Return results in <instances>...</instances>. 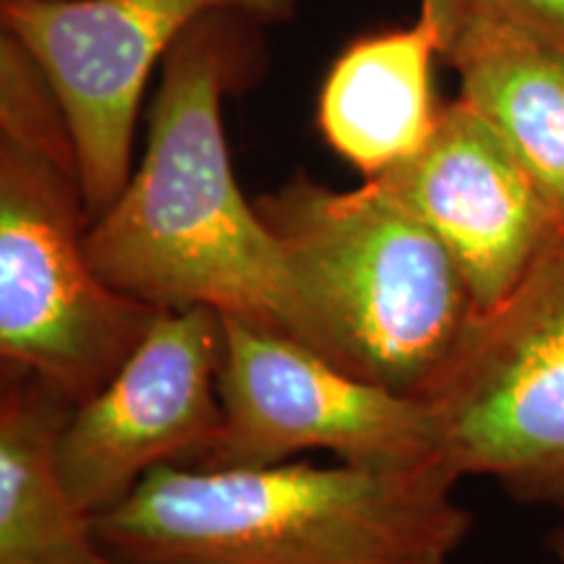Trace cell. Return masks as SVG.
<instances>
[{"label": "cell", "instance_id": "1", "mask_svg": "<svg viewBox=\"0 0 564 564\" xmlns=\"http://www.w3.org/2000/svg\"><path fill=\"white\" fill-rule=\"evenodd\" d=\"M217 21H199L162 63L144 154L91 220L89 259L116 291L160 312L209 306L329 361L291 253L232 173L223 100L241 58Z\"/></svg>", "mask_w": 564, "mask_h": 564}, {"label": "cell", "instance_id": "2", "mask_svg": "<svg viewBox=\"0 0 564 564\" xmlns=\"http://www.w3.org/2000/svg\"><path fill=\"white\" fill-rule=\"evenodd\" d=\"M442 460L160 465L91 518L123 564H447L474 528Z\"/></svg>", "mask_w": 564, "mask_h": 564}, {"label": "cell", "instance_id": "3", "mask_svg": "<svg viewBox=\"0 0 564 564\" xmlns=\"http://www.w3.org/2000/svg\"><path fill=\"white\" fill-rule=\"evenodd\" d=\"M68 123L37 63L0 34V358L70 405L110 382L160 308L105 282Z\"/></svg>", "mask_w": 564, "mask_h": 564}, {"label": "cell", "instance_id": "4", "mask_svg": "<svg viewBox=\"0 0 564 564\" xmlns=\"http://www.w3.org/2000/svg\"><path fill=\"white\" fill-rule=\"evenodd\" d=\"M257 207L301 274L329 361L426 394L478 316L440 238L373 181L337 192L301 173Z\"/></svg>", "mask_w": 564, "mask_h": 564}, {"label": "cell", "instance_id": "5", "mask_svg": "<svg viewBox=\"0 0 564 564\" xmlns=\"http://www.w3.org/2000/svg\"><path fill=\"white\" fill-rule=\"evenodd\" d=\"M421 398L457 478H494L518 502L564 510V230L502 303L478 312Z\"/></svg>", "mask_w": 564, "mask_h": 564}, {"label": "cell", "instance_id": "6", "mask_svg": "<svg viewBox=\"0 0 564 564\" xmlns=\"http://www.w3.org/2000/svg\"><path fill=\"white\" fill-rule=\"evenodd\" d=\"M301 0H3L0 30L37 63L79 160L87 209L100 217L133 171L147 84L196 24L217 13L293 19Z\"/></svg>", "mask_w": 564, "mask_h": 564}, {"label": "cell", "instance_id": "7", "mask_svg": "<svg viewBox=\"0 0 564 564\" xmlns=\"http://www.w3.org/2000/svg\"><path fill=\"white\" fill-rule=\"evenodd\" d=\"M220 319L223 429L199 468L274 465L308 449L356 465L440 457L436 423L423 398L366 382L291 337Z\"/></svg>", "mask_w": 564, "mask_h": 564}, {"label": "cell", "instance_id": "8", "mask_svg": "<svg viewBox=\"0 0 564 564\" xmlns=\"http://www.w3.org/2000/svg\"><path fill=\"white\" fill-rule=\"evenodd\" d=\"M220 361L215 308H162L110 382L70 408L55 460L89 518L121 505L160 465L207 463L223 429Z\"/></svg>", "mask_w": 564, "mask_h": 564}, {"label": "cell", "instance_id": "9", "mask_svg": "<svg viewBox=\"0 0 564 564\" xmlns=\"http://www.w3.org/2000/svg\"><path fill=\"white\" fill-rule=\"evenodd\" d=\"M440 238L478 312L502 303L556 232L531 175L474 105H444L426 144L369 178Z\"/></svg>", "mask_w": 564, "mask_h": 564}, {"label": "cell", "instance_id": "10", "mask_svg": "<svg viewBox=\"0 0 564 564\" xmlns=\"http://www.w3.org/2000/svg\"><path fill=\"white\" fill-rule=\"evenodd\" d=\"M440 32L423 13L415 24L352 40L324 76L316 126L337 158L364 181L400 165L426 144L444 105L434 66Z\"/></svg>", "mask_w": 564, "mask_h": 564}, {"label": "cell", "instance_id": "11", "mask_svg": "<svg viewBox=\"0 0 564 564\" xmlns=\"http://www.w3.org/2000/svg\"><path fill=\"white\" fill-rule=\"evenodd\" d=\"M70 408L30 373L3 369L0 564H121L61 478L55 442Z\"/></svg>", "mask_w": 564, "mask_h": 564}, {"label": "cell", "instance_id": "12", "mask_svg": "<svg viewBox=\"0 0 564 564\" xmlns=\"http://www.w3.org/2000/svg\"><path fill=\"white\" fill-rule=\"evenodd\" d=\"M564 230V51L514 32H470L442 55Z\"/></svg>", "mask_w": 564, "mask_h": 564}, {"label": "cell", "instance_id": "13", "mask_svg": "<svg viewBox=\"0 0 564 564\" xmlns=\"http://www.w3.org/2000/svg\"><path fill=\"white\" fill-rule=\"evenodd\" d=\"M444 55L470 32H514L564 51V0H421Z\"/></svg>", "mask_w": 564, "mask_h": 564}, {"label": "cell", "instance_id": "14", "mask_svg": "<svg viewBox=\"0 0 564 564\" xmlns=\"http://www.w3.org/2000/svg\"><path fill=\"white\" fill-rule=\"evenodd\" d=\"M546 549L556 562L564 564V528H556V531L546 535Z\"/></svg>", "mask_w": 564, "mask_h": 564}, {"label": "cell", "instance_id": "15", "mask_svg": "<svg viewBox=\"0 0 564 564\" xmlns=\"http://www.w3.org/2000/svg\"><path fill=\"white\" fill-rule=\"evenodd\" d=\"M121 564H123V562H121Z\"/></svg>", "mask_w": 564, "mask_h": 564}]
</instances>
